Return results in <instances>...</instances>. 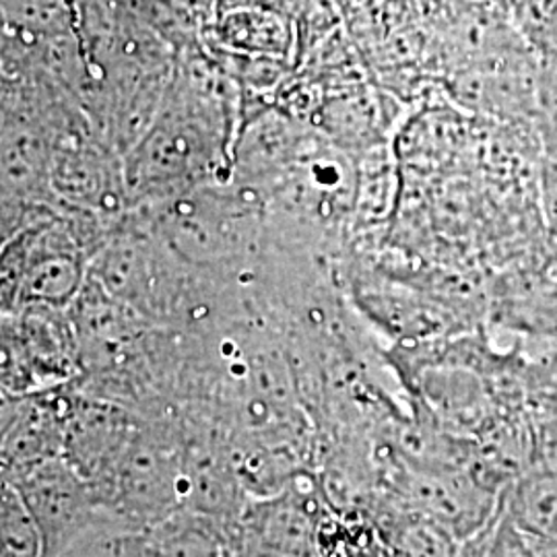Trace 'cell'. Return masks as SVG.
Wrapping results in <instances>:
<instances>
[{
  "label": "cell",
  "mask_w": 557,
  "mask_h": 557,
  "mask_svg": "<svg viewBox=\"0 0 557 557\" xmlns=\"http://www.w3.org/2000/svg\"><path fill=\"white\" fill-rule=\"evenodd\" d=\"M106 557H151L149 547L145 543L143 529H128L120 535H112L108 541Z\"/></svg>",
  "instance_id": "7c38bea8"
},
{
  "label": "cell",
  "mask_w": 557,
  "mask_h": 557,
  "mask_svg": "<svg viewBox=\"0 0 557 557\" xmlns=\"http://www.w3.org/2000/svg\"><path fill=\"white\" fill-rule=\"evenodd\" d=\"M483 554L485 557H545L502 510V504L494 518L483 527Z\"/></svg>",
  "instance_id": "8fae6325"
},
{
  "label": "cell",
  "mask_w": 557,
  "mask_h": 557,
  "mask_svg": "<svg viewBox=\"0 0 557 557\" xmlns=\"http://www.w3.org/2000/svg\"><path fill=\"white\" fill-rule=\"evenodd\" d=\"M411 510L448 527L460 541L473 537L498 512L499 494L471 475L416 473L405 483Z\"/></svg>",
  "instance_id": "277c9868"
},
{
  "label": "cell",
  "mask_w": 557,
  "mask_h": 557,
  "mask_svg": "<svg viewBox=\"0 0 557 557\" xmlns=\"http://www.w3.org/2000/svg\"><path fill=\"white\" fill-rule=\"evenodd\" d=\"M151 557H232V545L215 518L178 510L143 529Z\"/></svg>",
  "instance_id": "52a82bcc"
},
{
  "label": "cell",
  "mask_w": 557,
  "mask_h": 557,
  "mask_svg": "<svg viewBox=\"0 0 557 557\" xmlns=\"http://www.w3.org/2000/svg\"><path fill=\"white\" fill-rule=\"evenodd\" d=\"M83 374L69 310L0 312V397L11 400L66 388Z\"/></svg>",
  "instance_id": "7a4b0ae2"
},
{
  "label": "cell",
  "mask_w": 557,
  "mask_h": 557,
  "mask_svg": "<svg viewBox=\"0 0 557 557\" xmlns=\"http://www.w3.org/2000/svg\"><path fill=\"white\" fill-rule=\"evenodd\" d=\"M25 211L27 202L0 190V248L17 232L21 221L25 218Z\"/></svg>",
  "instance_id": "4fadbf2b"
},
{
  "label": "cell",
  "mask_w": 557,
  "mask_h": 557,
  "mask_svg": "<svg viewBox=\"0 0 557 557\" xmlns=\"http://www.w3.org/2000/svg\"><path fill=\"white\" fill-rule=\"evenodd\" d=\"M460 539L438 520L409 508L388 524L393 557H457Z\"/></svg>",
  "instance_id": "ba28073f"
},
{
  "label": "cell",
  "mask_w": 557,
  "mask_h": 557,
  "mask_svg": "<svg viewBox=\"0 0 557 557\" xmlns=\"http://www.w3.org/2000/svg\"><path fill=\"white\" fill-rule=\"evenodd\" d=\"M506 9L518 36L557 73V0H510Z\"/></svg>",
  "instance_id": "30bf717a"
},
{
  "label": "cell",
  "mask_w": 557,
  "mask_h": 557,
  "mask_svg": "<svg viewBox=\"0 0 557 557\" xmlns=\"http://www.w3.org/2000/svg\"><path fill=\"white\" fill-rule=\"evenodd\" d=\"M244 557H320L317 515L296 494L260 499L242 515Z\"/></svg>",
  "instance_id": "5b68a950"
},
{
  "label": "cell",
  "mask_w": 557,
  "mask_h": 557,
  "mask_svg": "<svg viewBox=\"0 0 557 557\" xmlns=\"http://www.w3.org/2000/svg\"><path fill=\"white\" fill-rule=\"evenodd\" d=\"M502 510L541 552L557 547V465L512 479L499 494Z\"/></svg>",
  "instance_id": "8992f818"
},
{
  "label": "cell",
  "mask_w": 557,
  "mask_h": 557,
  "mask_svg": "<svg viewBox=\"0 0 557 557\" xmlns=\"http://www.w3.org/2000/svg\"><path fill=\"white\" fill-rule=\"evenodd\" d=\"M457 557H485V554H483V529L475 533L473 537L460 541Z\"/></svg>",
  "instance_id": "5bb4252c"
},
{
  "label": "cell",
  "mask_w": 557,
  "mask_h": 557,
  "mask_svg": "<svg viewBox=\"0 0 557 557\" xmlns=\"http://www.w3.org/2000/svg\"><path fill=\"white\" fill-rule=\"evenodd\" d=\"M25 499L40 529L44 557H59L81 539L98 531L103 506L79 471L64 458H46L7 478Z\"/></svg>",
  "instance_id": "3957f363"
},
{
  "label": "cell",
  "mask_w": 557,
  "mask_h": 557,
  "mask_svg": "<svg viewBox=\"0 0 557 557\" xmlns=\"http://www.w3.org/2000/svg\"><path fill=\"white\" fill-rule=\"evenodd\" d=\"M227 126L213 77L195 69L176 73L156 119L122 158L128 207L176 199L209 178L225 158Z\"/></svg>",
  "instance_id": "6da1fadb"
},
{
  "label": "cell",
  "mask_w": 557,
  "mask_h": 557,
  "mask_svg": "<svg viewBox=\"0 0 557 557\" xmlns=\"http://www.w3.org/2000/svg\"><path fill=\"white\" fill-rule=\"evenodd\" d=\"M0 557H44L40 529L20 490L0 475Z\"/></svg>",
  "instance_id": "9c48e42d"
},
{
  "label": "cell",
  "mask_w": 557,
  "mask_h": 557,
  "mask_svg": "<svg viewBox=\"0 0 557 557\" xmlns=\"http://www.w3.org/2000/svg\"><path fill=\"white\" fill-rule=\"evenodd\" d=\"M508 2H510V0H506V7H508Z\"/></svg>",
  "instance_id": "9a60e30c"
}]
</instances>
